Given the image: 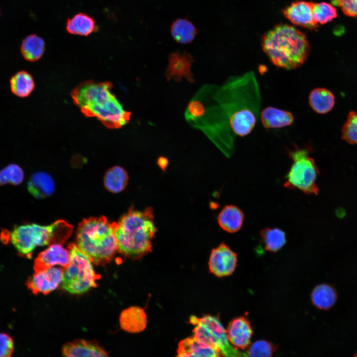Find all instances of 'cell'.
<instances>
[{"instance_id": "obj_15", "label": "cell", "mask_w": 357, "mask_h": 357, "mask_svg": "<svg viewBox=\"0 0 357 357\" xmlns=\"http://www.w3.org/2000/svg\"><path fill=\"white\" fill-rule=\"evenodd\" d=\"M70 253L60 244H54L41 252L35 259V272L46 270L53 266L60 265L66 268L70 263Z\"/></svg>"}, {"instance_id": "obj_14", "label": "cell", "mask_w": 357, "mask_h": 357, "mask_svg": "<svg viewBox=\"0 0 357 357\" xmlns=\"http://www.w3.org/2000/svg\"><path fill=\"white\" fill-rule=\"evenodd\" d=\"M61 357H110L107 351L95 340L75 339L64 344Z\"/></svg>"}, {"instance_id": "obj_28", "label": "cell", "mask_w": 357, "mask_h": 357, "mask_svg": "<svg viewBox=\"0 0 357 357\" xmlns=\"http://www.w3.org/2000/svg\"><path fill=\"white\" fill-rule=\"evenodd\" d=\"M128 177L126 172L120 166H114L109 169L104 178V183L109 191L117 193L126 186Z\"/></svg>"}, {"instance_id": "obj_31", "label": "cell", "mask_w": 357, "mask_h": 357, "mask_svg": "<svg viewBox=\"0 0 357 357\" xmlns=\"http://www.w3.org/2000/svg\"><path fill=\"white\" fill-rule=\"evenodd\" d=\"M24 178V173L18 165L10 164L0 171V185L6 183L18 185Z\"/></svg>"}, {"instance_id": "obj_9", "label": "cell", "mask_w": 357, "mask_h": 357, "mask_svg": "<svg viewBox=\"0 0 357 357\" xmlns=\"http://www.w3.org/2000/svg\"><path fill=\"white\" fill-rule=\"evenodd\" d=\"M189 321L194 326L193 337L218 350L224 357H248L247 354L231 344L227 331L217 317L210 315L201 317L192 315Z\"/></svg>"}, {"instance_id": "obj_29", "label": "cell", "mask_w": 357, "mask_h": 357, "mask_svg": "<svg viewBox=\"0 0 357 357\" xmlns=\"http://www.w3.org/2000/svg\"><path fill=\"white\" fill-rule=\"evenodd\" d=\"M10 88L15 95L21 98L27 97L35 88L33 78L26 71H18L10 78Z\"/></svg>"}, {"instance_id": "obj_7", "label": "cell", "mask_w": 357, "mask_h": 357, "mask_svg": "<svg viewBox=\"0 0 357 357\" xmlns=\"http://www.w3.org/2000/svg\"><path fill=\"white\" fill-rule=\"evenodd\" d=\"M308 147L295 146L288 148L287 154L292 164L285 176L284 186L298 189L307 195H317L319 189L317 178L319 171Z\"/></svg>"}, {"instance_id": "obj_6", "label": "cell", "mask_w": 357, "mask_h": 357, "mask_svg": "<svg viewBox=\"0 0 357 357\" xmlns=\"http://www.w3.org/2000/svg\"><path fill=\"white\" fill-rule=\"evenodd\" d=\"M73 227L63 220L42 226L29 224L15 227L8 238L20 255L31 257L38 246L54 244L62 245L71 236Z\"/></svg>"}, {"instance_id": "obj_11", "label": "cell", "mask_w": 357, "mask_h": 357, "mask_svg": "<svg viewBox=\"0 0 357 357\" xmlns=\"http://www.w3.org/2000/svg\"><path fill=\"white\" fill-rule=\"evenodd\" d=\"M314 2L305 0L292 2L282 10L285 17L293 24L311 30H317L319 24L315 21L313 14Z\"/></svg>"}, {"instance_id": "obj_35", "label": "cell", "mask_w": 357, "mask_h": 357, "mask_svg": "<svg viewBox=\"0 0 357 357\" xmlns=\"http://www.w3.org/2000/svg\"><path fill=\"white\" fill-rule=\"evenodd\" d=\"M14 350L12 337L4 333H0V357H11Z\"/></svg>"}, {"instance_id": "obj_5", "label": "cell", "mask_w": 357, "mask_h": 357, "mask_svg": "<svg viewBox=\"0 0 357 357\" xmlns=\"http://www.w3.org/2000/svg\"><path fill=\"white\" fill-rule=\"evenodd\" d=\"M77 245L95 264L110 261L118 251L113 223L105 216L84 219L76 232Z\"/></svg>"}, {"instance_id": "obj_27", "label": "cell", "mask_w": 357, "mask_h": 357, "mask_svg": "<svg viewBox=\"0 0 357 357\" xmlns=\"http://www.w3.org/2000/svg\"><path fill=\"white\" fill-rule=\"evenodd\" d=\"M260 236L265 249L269 252H277L286 242V233L278 228H265L260 231Z\"/></svg>"}, {"instance_id": "obj_16", "label": "cell", "mask_w": 357, "mask_h": 357, "mask_svg": "<svg viewBox=\"0 0 357 357\" xmlns=\"http://www.w3.org/2000/svg\"><path fill=\"white\" fill-rule=\"evenodd\" d=\"M227 334L232 345L239 349L245 348L250 342L252 334L250 321L244 316L234 318L228 325Z\"/></svg>"}, {"instance_id": "obj_13", "label": "cell", "mask_w": 357, "mask_h": 357, "mask_svg": "<svg viewBox=\"0 0 357 357\" xmlns=\"http://www.w3.org/2000/svg\"><path fill=\"white\" fill-rule=\"evenodd\" d=\"M168 60V65L165 72L168 81L173 79L178 82L185 78L190 83L194 82L191 70L194 60L190 54L186 52L181 54L178 52H172L169 55Z\"/></svg>"}, {"instance_id": "obj_10", "label": "cell", "mask_w": 357, "mask_h": 357, "mask_svg": "<svg viewBox=\"0 0 357 357\" xmlns=\"http://www.w3.org/2000/svg\"><path fill=\"white\" fill-rule=\"evenodd\" d=\"M238 256L224 243L211 251L208 265L210 273L218 277L231 275L237 266Z\"/></svg>"}, {"instance_id": "obj_2", "label": "cell", "mask_w": 357, "mask_h": 357, "mask_svg": "<svg viewBox=\"0 0 357 357\" xmlns=\"http://www.w3.org/2000/svg\"><path fill=\"white\" fill-rule=\"evenodd\" d=\"M111 82L86 80L71 92L73 103L86 117H95L106 127L119 128L128 123L131 113L126 111L112 92Z\"/></svg>"}, {"instance_id": "obj_4", "label": "cell", "mask_w": 357, "mask_h": 357, "mask_svg": "<svg viewBox=\"0 0 357 357\" xmlns=\"http://www.w3.org/2000/svg\"><path fill=\"white\" fill-rule=\"evenodd\" d=\"M151 207L143 211L131 208L118 222H113L118 251L133 259L151 252L152 240L157 231Z\"/></svg>"}, {"instance_id": "obj_33", "label": "cell", "mask_w": 357, "mask_h": 357, "mask_svg": "<svg viewBox=\"0 0 357 357\" xmlns=\"http://www.w3.org/2000/svg\"><path fill=\"white\" fill-rule=\"evenodd\" d=\"M274 349L273 346L269 342L257 341L250 346L247 355L248 357H271Z\"/></svg>"}, {"instance_id": "obj_34", "label": "cell", "mask_w": 357, "mask_h": 357, "mask_svg": "<svg viewBox=\"0 0 357 357\" xmlns=\"http://www.w3.org/2000/svg\"><path fill=\"white\" fill-rule=\"evenodd\" d=\"M346 16L357 18V0H332Z\"/></svg>"}, {"instance_id": "obj_8", "label": "cell", "mask_w": 357, "mask_h": 357, "mask_svg": "<svg viewBox=\"0 0 357 357\" xmlns=\"http://www.w3.org/2000/svg\"><path fill=\"white\" fill-rule=\"evenodd\" d=\"M70 263L63 269L62 288L69 293L80 294L97 287L96 280L101 276L96 274L89 258L74 243L68 244Z\"/></svg>"}, {"instance_id": "obj_25", "label": "cell", "mask_w": 357, "mask_h": 357, "mask_svg": "<svg viewBox=\"0 0 357 357\" xmlns=\"http://www.w3.org/2000/svg\"><path fill=\"white\" fill-rule=\"evenodd\" d=\"M171 33L177 43L188 44L194 40L197 30L191 21L186 18H179L173 22L171 26Z\"/></svg>"}, {"instance_id": "obj_12", "label": "cell", "mask_w": 357, "mask_h": 357, "mask_svg": "<svg viewBox=\"0 0 357 357\" xmlns=\"http://www.w3.org/2000/svg\"><path fill=\"white\" fill-rule=\"evenodd\" d=\"M63 270L51 267L35 272L26 282L28 288L33 294L47 295L54 291L61 283Z\"/></svg>"}, {"instance_id": "obj_36", "label": "cell", "mask_w": 357, "mask_h": 357, "mask_svg": "<svg viewBox=\"0 0 357 357\" xmlns=\"http://www.w3.org/2000/svg\"><path fill=\"white\" fill-rule=\"evenodd\" d=\"M167 160L166 158H161L158 160V164L162 169L167 165Z\"/></svg>"}, {"instance_id": "obj_22", "label": "cell", "mask_w": 357, "mask_h": 357, "mask_svg": "<svg viewBox=\"0 0 357 357\" xmlns=\"http://www.w3.org/2000/svg\"><path fill=\"white\" fill-rule=\"evenodd\" d=\"M335 98L330 90L324 88L313 89L308 96V103L311 108L319 114H325L334 107Z\"/></svg>"}, {"instance_id": "obj_1", "label": "cell", "mask_w": 357, "mask_h": 357, "mask_svg": "<svg viewBox=\"0 0 357 357\" xmlns=\"http://www.w3.org/2000/svg\"><path fill=\"white\" fill-rule=\"evenodd\" d=\"M213 98L214 105L204 104L205 113L198 120L210 118L212 129L232 148L234 137L250 134L260 116L262 98L254 72L230 77L216 88Z\"/></svg>"}, {"instance_id": "obj_37", "label": "cell", "mask_w": 357, "mask_h": 357, "mask_svg": "<svg viewBox=\"0 0 357 357\" xmlns=\"http://www.w3.org/2000/svg\"><path fill=\"white\" fill-rule=\"evenodd\" d=\"M354 357H357V352L356 354L355 355V356H354Z\"/></svg>"}, {"instance_id": "obj_21", "label": "cell", "mask_w": 357, "mask_h": 357, "mask_svg": "<svg viewBox=\"0 0 357 357\" xmlns=\"http://www.w3.org/2000/svg\"><path fill=\"white\" fill-rule=\"evenodd\" d=\"M55 183L52 178L44 172H38L31 176L27 188L35 198L41 199L51 195L55 190Z\"/></svg>"}, {"instance_id": "obj_24", "label": "cell", "mask_w": 357, "mask_h": 357, "mask_svg": "<svg viewBox=\"0 0 357 357\" xmlns=\"http://www.w3.org/2000/svg\"><path fill=\"white\" fill-rule=\"evenodd\" d=\"M337 298V292L334 287L327 284L316 286L311 293L313 304L320 309L327 310L335 303Z\"/></svg>"}, {"instance_id": "obj_26", "label": "cell", "mask_w": 357, "mask_h": 357, "mask_svg": "<svg viewBox=\"0 0 357 357\" xmlns=\"http://www.w3.org/2000/svg\"><path fill=\"white\" fill-rule=\"evenodd\" d=\"M45 50V43L41 37L35 34L26 37L20 46V52L25 60L34 62L43 55Z\"/></svg>"}, {"instance_id": "obj_3", "label": "cell", "mask_w": 357, "mask_h": 357, "mask_svg": "<svg viewBox=\"0 0 357 357\" xmlns=\"http://www.w3.org/2000/svg\"><path fill=\"white\" fill-rule=\"evenodd\" d=\"M261 45L273 64L286 70L302 66L310 52L306 35L296 27L284 23L278 24L264 33Z\"/></svg>"}, {"instance_id": "obj_23", "label": "cell", "mask_w": 357, "mask_h": 357, "mask_svg": "<svg viewBox=\"0 0 357 357\" xmlns=\"http://www.w3.org/2000/svg\"><path fill=\"white\" fill-rule=\"evenodd\" d=\"M97 28L94 19L82 12L68 18L66 23L67 32L72 35L87 36L95 32Z\"/></svg>"}, {"instance_id": "obj_18", "label": "cell", "mask_w": 357, "mask_h": 357, "mask_svg": "<svg viewBox=\"0 0 357 357\" xmlns=\"http://www.w3.org/2000/svg\"><path fill=\"white\" fill-rule=\"evenodd\" d=\"M120 328L129 333L144 330L147 326V317L144 310L138 306H131L122 311L119 317Z\"/></svg>"}, {"instance_id": "obj_32", "label": "cell", "mask_w": 357, "mask_h": 357, "mask_svg": "<svg viewBox=\"0 0 357 357\" xmlns=\"http://www.w3.org/2000/svg\"><path fill=\"white\" fill-rule=\"evenodd\" d=\"M342 137L349 143L357 144V111L349 113L342 128Z\"/></svg>"}, {"instance_id": "obj_30", "label": "cell", "mask_w": 357, "mask_h": 357, "mask_svg": "<svg viewBox=\"0 0 357 357\" xmlns=\"http://www.w3.org/2000/svg\"><path fill=\"white\" fill-rule=\"evenodd\" d=\"M313 17L318 24H324L337 17V10L332 4L326 2L314 3Z\"/></svg>"}, {"instance_id": "obj_20", "label": "cell", "mask_w": 357, "mask_h": 357, "mask_svg": "<svg viewBox=\"0 0 357 357\" xmlns=\"http://www.w3.org/2000/svg\"><path fill=\"white\" fill-rule=\"evenodd\" d=\"M244 220V214L238 207L232 205H226L219 213L218 222L224 231L234 233L242 227Z\"/></svg>"}, {"instance_id": "obj_19", "label": "cell", "mask_w": 357, "mask_h": 357, "mask_svg": "<svg viewBox=\"0 0 357 357\" xmlns=\"http://www.w3.org/2000/svg\"><path fill=\"white\" fill-rule=\"evenodd\" d=\"M262 125L267 129L281 128L291 125L294 121L293 114L274 107L264 108L260 114Z\"/></svg>"}, {"instance_id": "obj_17", "label": "cell", "mask_w": 357, "mask_h": 357, "mask_svg": "<svg viewBox=\"0 0 357 357\" xmlns=\"http://www.w3.org/2000/svg\"><path fill=\"white\" fill-rule=\"evenodd\" d=\"M176 357H220V352L210 345L200 342L193 336L181 341Z\"/></svg>"}]
</instances>
